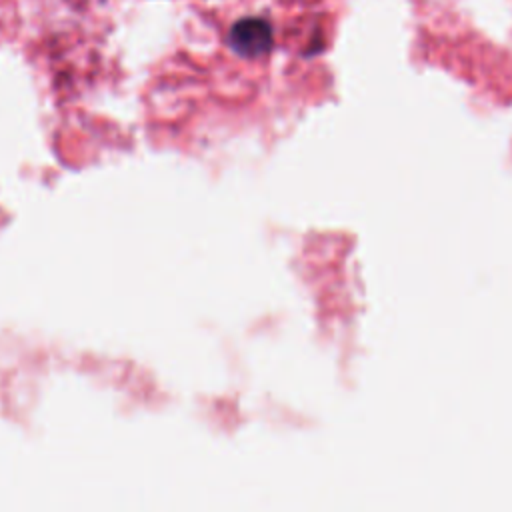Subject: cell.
Segmentation results:
<instances>
[{
	"label": "cell",
	"mask_w": 512,
	"mask_h": 512,
	"mask_svg": "<svg viewBox=\"0 0 512 512\" xmlns=\"http://www.w3.org/2000/svg\"><path fill=\"white\" fill-rule=\"evenodd\" d=\"M228 42L244 58H258L272 48V28L262 18H242L230 28Z\"/></svg>",
	"instance_id": "1"
}]
</instances>
